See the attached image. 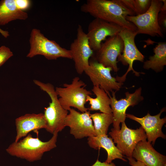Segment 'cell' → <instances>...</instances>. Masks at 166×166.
I'll list each match as a JSON object with an SVG mask.
<instances>
[{
    "mask_svg": "<svg viewBox=\"0 0 166 166\" xmlns=\"http://www.w3.org/2000/svg\"><path fill=\"white\" fill-rule=\"evenodd\" d=\"M154 54L144 62L143 67L156 72L162 71L166 65V42H160L153 49Z\"/></svg>",
    "mask_w": 166,
    "mask_h": 166,
    "instance_id": "44dd1931",
    "label": "cell"
},
{
    "mask_svg": "<svg viewBox=\"0 0 166 166\" xmlns=\"http://www.w3.org/2000/svg\"><path fill=\"white\" fill-rule=\"evenodd\" d=\"M13 55L10 49L4 46L0 47V66Z\"/></svg>",
    "mask_w": 166,
    "mask_h": 166,
    "instance_id": "cb8c5ba5",
    "label": "cell"
},
{
    "mask_svg": "<svg viewBox=\"0 0 166 166\" xmlns=\"http://www.w3.org/2000/svg\"><path fill=\"white\" fill-rule=\"evenodd\" d=\"M70 50L77 73L81 74L89 66V60L94 52L90 46L86 34L78 25L77 37L70 45Z\"/></svg>",
    "mask_w": 166,
    "mask_h": 166,
    "instance_id": "30bf717a",
    "label": "cell"
},
{
    "mask_svg": "<svg viewBox=\"0 0 166 166\" xmlns=\"http://www.w3.org/2000/svg\"><path fill=\"white\" fill-rule=\"evenodd\" d=\"M86 86L79 77H75L71 84L64 83V87H56L55 92L59 97L58 101L62 107L68 111L71 107L76 108L81 113L88 110L85 106L86 97L93 94L85 88Z\"/></svg>",
    "mask_w": 166,
    "mask_h": 166,
    "instance_id": "277c9868",
    "label": "cell"
},
{
    "mask_svg": "<svg viewBox=\"0 0 166 166\" xmlns=\"http://www.w3.org/2000/svg\"><path fill=\"white\" fill-rule=\"evenodd\" d=\"M142 89L140 87L133 93H125V97L117 100L116 97V92L113 91L112 96L108 95L110 101L111 108L113 116V126L114 128L119 130L120 129V124L124 122L126 118V111L129 106L133 107L143 101L144 98L141 95Z\"/></svg>",
    "mask_w": 166,
    "mask_h": 166,
    "instance_id": "5bb4252c",
    "label": "cell"
},
{
    "mask_svg": "<svg viewBox=\"0 0 166 166\" xmlns=\"http://www.w3.org/2000/svg\"><path fill=\"white\" fill-rule=\"evenodd\" d=\"M118 34L123 41L124 49L122 53L117 58L118 61L121 62L124 65H128L127 71L123 76H117L116 77L118 82L123 83L126 80L127 74L131 71L137 77L140 75V73L144 74V73L136 71L133 68L134 61L143 62L144 57L138 49L135 43V38L137 34L136 31L124 29Z\"/></svg>",
    "mask_w": 166,
    "mask_h": 166,
    "instance_id": "52a82bcc",
    "label": "cell"
},
{
    "mask_svg": "<svg viewBox=\"0 0 166 166\" xmlns=\"http://www.w3.org/2000/svg\"><path fill=\"white\" fill-rule=\"evenodd\" d=\"M123 29L117 24L95 18L89 24L86 33L90 47L94 52L97 51L107 37L117 35Z\"/></svg>",
    "mask_w": 166,
    "mask_h": 166,
    "instance_id": "7c38bea8",
    "label": "cell"
},
{
    "mask_svg": "<svg viewBox=\"0 0 166 166\" xmlns=\"http://www.w3.org/2000/svg\"><path fill=\"white\" fill-rule=\"evenodd\" d=\"M132 157L146 166H166V156L156 151L151 143L146 140L138 143Z\"/></svg>",
    "mask_w": 166,
    "mask_h": 166,
    "instance_id": "2e32d148",
    "label": "cell"
},
{
    "mask_svg": "<svg viewBox=\"0 0 166 166\" xmlns=\"http://www.w3.org/2000/svg\"><path fill=\"white\" fill-rule=\"evenodd\" d=\"M29 42L30 49L27 57L32 58L41 55L49 60H56L60 57L72 59L69 50L61 47L55 41L48 39L39 30H32Z\"/></svg>",
    "mask_w": 166,
    "mask_h": 166,
    "instance_id": "5b68a950",
    "label": "cell"
},
{
    "mask_svg": "<svg viewBox=\"0 0 166 166\" xmlns=\"http://www.w3.org/2000/svg\"><path fill=\"white\" fill-rule=\"evenodd\" d=\"M33 81L42 90L48 94L51 100L49 106L44 108L43 114L46 122L45 129L53 134L58 133L65 127V120L68 111L64 109L60 105L53 85L37 80Z\"/></svg>",
    "mask_w": 166,
    "mask_h": 166,
    "instance_id": "3957f363",
    "label": "cell"
},
{
    "mask_svg": "<svg viewBox=\"0 0 166 166\" xmlns=\"http://www.w3.org/2000/svg\"><path fill=\"white\" fill-rule=\"evenodd\" d=\"M90 116L93 123L95 136L107 135L109 126L113 122L112 113H90Z\"/></svg>",
    "mask_w": 166,
    "mask_h": 166,
    "instance_id": "7402d4cb",
    "label": "cell"
},
{
    "mask_svg": "<svg viewBox=\"0 0 166 166\" xmlns=\"http://www.w3.org/2000/svg\"><path fill=\"white\" fill-rule=\"evenodd\" d=\"M159 26L163 33L166 31V11H160L158 17Z\"/></svg>",
    "mask_w": 166,
    "mask_h": 166,
    "instance_id": "d4e9b609",
    "label": "cell"
},
{
    "mask_svg": "<svg viewBox=\"0 0 166 166\" xmlns=\"http://www.w3.org/2000/svg\"><path fill=\"white\" fill-rule=\"evenodd\" d=\"M162 0H151V4L145 13L135 16H127L126 19L137 29V34H146L152 37L164 36L158 22V17L162 5Z\"/></svg>",
    "mask_w": 166,
    "mask_h": 166,
    "instance_id": "8992f818",
    "label": "cell"
},
{
    "mask_svg": "<svg viewBox=\"0 0 166 166\" xmlns=\"http://www.w3.org/2000/svg\"><path fill=\"white\" fill-rule=\"evenodd\" d=\"M118 1L125 7L132 10L135 14L134 0H118Z\"/></svg>",
    "mask_w": 166,
    "mask_h": 166,
    "instance_id": "4316f807",
    "label": "cell"
},
{
    "mask_svg": "<svg viewBox=\"0 0 166 166\" xmlns=\"http://www.w3.org/2000/svg\"><path fill=\"white\" fill-rule=\"evenodd\" d=\"M16 135L15 142L26 136L32 131L45 129L46 122L43 113L26 114L17 118L15 120Z\"/></svg>",
    "mask_w": 166,
    "mask_h": 166,
    "instance_id": "e0dca14e",
    "label": "cell"
},
{
    "mask_svg": "<svg viewBox=\"0 0 166 166\" xmlns=\"http://www.w3.org/2000/svg\"><path fill=\"white\" fill-rule=\"evenodd\" d=\"M163 4L161 7L160 11H166V0H162Z\"/></svg>",
    "mask_w": 166,
    "mask_h": 166,
    "instance_id": "f546056e",
    "label": "cell"
},
{
    "mask_svg": "<svg viewBox=\"0 0 166 166\" xmlns=\"http://www.w3.org/2000/svg\"><path fill=\"white\" fill-rule=\"evenodd\" d=\"M27 13L18 9L15 0H2L0 1V25H5L17 20H26Z\"/></svg>",
    "mask_w": 166,
    "mask_h": 166,
    "instance_id": "d6986e66",
    "label": "cell"
},
{
    "mask_svg": "<svg viewBox=\"0 0 166 166\" xmlns=\"http://www.w3.org/2000/svg\"><path fill=\"white\" fill-rule=\"evenodd\" d=\"M81 10L95 18L117 24L124 29L137 31L136 27L126 19L127 16L135 14L118 0H88L81 6Z\"/></svg>",
    "mask_w": 166,
    "mask_h": 166,
    "instance_id": "6da1fadb",
    "label": "cell"
},
{
    "mask_svg": "<svg viewBox=\"0 0 166 166\" xmlns=\"http://www.w3.org/2000/svg\"><path fill=\"white\" fill-rule=\"evenodd\" d=\"M91 166H116V165L113 162L108 164L105 162H101L97 159L95 162Z\"/></svg>",
    "mask_w": 166,
    "mask_h": 166,
    "instance_id": "f1b7e54d",
    "label": "cell"
},
{
    "mask_svg": "<svg viewBox=\"0 0 166 166\" xmlns=\"http://www.w3.org/2000/svg\"><path fill=\"white\" fill-rule=\"evenodd\" d=\"M89 60V66L84 71L89 77L93 86H99L107 94L114 90H119L123 84L118 82L111 74L112 69L106 67L98 62L92 56Z\"/></svg>",
    "mask_w": 166,
    "mask_h": 166,
    "instance_id": "9c48e42d",
    "label": "cell"
},
{
    "mask_svg": "<svg viewBox=\"0 0 166 166\" xmlns=\"http://www.w3.org/2000/svg\"><path fill=\"white\" fill-rule=\"evenodd\" d=\"M96 96L95 98L90 95L86 97V101L89 102L90 106L88 108L89 111H99L102 113H112L110 107L111 101L107 93L99 86H93L92 89Z\"/></svg>",
    "mask_w": 166,
    "mask_h": 166,
    "instance_id": "ffe728a7",
    "label": "cell"
},
{
    "mask_svg": "<svg viewBox=\"0 0 166 166\" xmlns=\"http://www.w3.org/2000/svg\"><path fill=\"white\" fill-rule=\"evenodd\" d=\"M129 161V164L131 166H146L143 163L136 160L132 157H127Z\"/></svg>",
    "mask_w": 166,
    "mask_h": 166,
    "instance_id": "83f0119b",
    "label": "cell"
},
{
    "mask_svg": "<svg viewBox=\"0 0 166 166\" xmlns=\"http://www.w3.org/2000/svg\"><path fill=\"white\" fill-rule=\"evenodd\" d=\"M65 120V126L70 128V132L77 139L95 136L90 111L79 112L71 108Z\"/></svg>",
    "mask_w": 166,
    "mask_h": 166,
    "instance_id": "4fadbf2b",
    "label": "cell"
},
{
    "mask_svg": "<svg viewBox=\"0 0 166 166\" xmlns=\"http://www.w3.org/2000/svg\"><path fill=\"white\" fill-rule=\"evenodd\" d=\"M87 142L89 147L92 148L97 150L103 148L106 151L107 157L105 162L108 164L112 163L113 160L116 159L127 161L115 145L112 138L109 137L107 135L89 137Z\"/></svg>",
    "mask_w": 166,
    "mask_h": 166,
    "instance_id": "ac0fdd59",
    "label": "cell"
},
{
    "mask_svg": "<svg viewBox=\"0 0 166 166\" xmlns=\"http://www.w3.org/2000/svg\"><path fill=\"white\" fill-rule=\"evenodd\" d=\"M163 108L157 114L151 116L149 113L144 117L140 118L133 115L126 114V117L139 123L144 129L146 134L148 141L154 145L156 139L161 137L165 139L166 136L162 131V128L166 122V118H161V113L165 111Z\"/></svg>",
    "mask_w": 166,
    "mask_h": 166,
    "instance_id": "9a60e30c",
    "label": "cell"
},
{
    "mask_svg": "<svg viewBox=\"0 0 166 166\" xmlns=\"http://www.w3.org/2000/svg\"><path fill=\"white\" fill-rule=\"evenodd\" d=\"M58 133L53 134L47 141H42L38 137L34 138L28 134L22 140L14 141L6 149L10 155L33 162L40 160L45 152L56 148Z\"/></svg>",
    "mask_w": 166,
    "mask_h": 166,
    "instance_id": "7a4b0ae2",
    "label": "cell"
},
{
    "mask_svg": "<svg viewBox=\"0 0 166 166\" xmlns=\"http://www.w3.org/2000/svg\"><path fill=\"white\" fill-rule=\"evenodd\" d=\"M121 124L120 129L113 128L109 134L123 155H125L127 157H132V153L136 144L140 141L146 140L147 137L141 126L133 129L128 128L125 122Z\"/></svg>",
    "mask_w": 166,
    "mask_h": 166,
    "instance_id": "ba28073f",
    "label": "cell"
},
{
    "mask_svg": "<svg viewBox=\"0 0 166 166\" xmlns=\"http://www.w3.org/2000/svg\"><path fill=\"white\" fill-rule=\"evenodd\" d=\"M17 7L23 11L28 9L31 5V1L28 0H15Z\"/></svg>",
    "mask_w": 166,
    "mask_h": 166,
    "instance_id": "484cf974",
    "label": "cell"
},
{
    "mask_svg": "<svg viewBox=\"0 0 166 166\" xmlns=\"http://www.w3.org/2000/svg\"><path fill=\"white\" fill-rule=\"evenodd\" d=\"M136 15L143 14L149 9L151 0H134Z\"/></svg>",
    "mask_w": 166,
    "mask_h": 166,
    "instance_id": "603a6c76",
    "label": "cell"
},
{
    "mask_svg": "<svg viewBox=\"0 0 166 166\" xmlns=\"http://www.w3.org/2000/svg\"><path fill=\"white\" fill-rule=\"evenodd\" d=\"M124 43L118 35L109 37L102 43L100 49L93 56L99 63L111 68L114 72L119 70L117 61L123 50Z\"/></svg>",
    "mask_w": 166,
    "mask_h": 166,
    "instance_id": "8fae6325",
    "label": "cell"
}]
</instances>
